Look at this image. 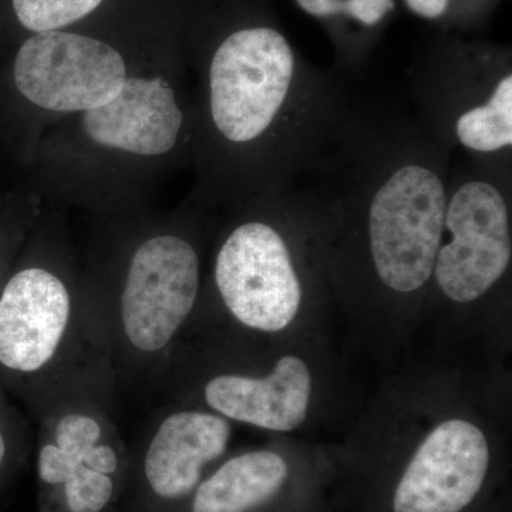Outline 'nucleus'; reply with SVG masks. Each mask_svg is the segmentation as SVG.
I'll return each mask as SVG.
<instances>
[{
    "label": "nucleus",
    "mask_w": 512,
    "mask_h": 512,
    "mask_svg": "<svg viewBox=\"0 0 512 512\" xmlns=\"http://www.w3.org/2000/svg\"><path fill=\"white\" fill-rule=\"evenodd\" d=\"M47 237L0 291V370L37 417L73 403L113 406L116 377L87 279Z\"/></svg>",
    "instance_id": "f257e3e1"
},
{
    "label": "nucleus",
    "mask_w": 512,
    "mask_h": 512,
    "mask_svg": "<svg viewBox=\"0 0 512 512\" xmlns=\"http://www.w3.org/2000/svg\"><path fill=\"white\" fill-rule=\"evenodd\" d=\"M222 306L245 329L274 333L295 319L301 282L288 245L262 221L238 225L222 242L214 265Z\"/></svg>",
    "instance_id": "0eeeda50"
},
{
    "label": "nucleus",
    "mask_w": 512,
    "mask_h": 512,
    "mask_svg": "<svg viewBox=\"0 0 512 512\" xmlns=\"http://www.w3.org/2000/svg\"><path fill=\"white\" fill-rule=\"evenodd\" d=\"M109 343L117 392L163 390L200 301V254L183 232L128 234L87 279Z\"/></svg>",
    "instance_id": "f03ea898"
},
{
    "label": "nucleus",
    "mask_w": 512,
    "mask_h": 512,
    "mask_svg": "<svg viewBox=\"0 0 512 512\" xmlns=\"http://www.w3.org/2000/svg\"><path fill=\"white\" fill-rule=\"evenodd\" d=\"M306 13L313 16H332L346 12L345 0H296Z\"/></svg>",
    "instance_id": "f3484780"
},
{
    "label": "nucleus",
    "mask_w": 512,
    "mask_h": 512,
    "mask_svg": "<svg viewBox=\"0 0 512 512\" xmlns=\"http://www.w3.org/2000/svg\"><path fill=\"white\" fill-rule=\"evenodd\" d=\"M450 0H406L407 6L417 15L427 19H436L446 12Z\"/></svg>",
    "instance_id": "a211bd4d"
},
{
    "label": "nucleus",
    "mask_w": 512,
    "mask_h": 512,
    "mask_svg": "<svg viewBox=\"0 0 512 512\" xmlns=\"http://www.w3.org/2000/svg\"><path fill=\"white\" fill-rule=\"evenodd\" d=\"M110 410L73 403L40 419L37 474L66 512H103L116 495L127 456Z\"/></svg>",
    "instance_id": "423d86ee"
},
{
    "label": "nucleus",
    "mask_w": 512,
    "mask_h": 512,
    "mask_svg": "<svg viewBox=\"0 0 512 512\" xmlns=\"http://www.w3.org/2000/svg\"><path fill=\"white\" fill-rule=\"evenodd\" d=\"M483 431L466 420L440 424L416 451L393 498L394 512H461L487 476Z\"/></svg>",
    "instance_id": "9d476101"
},
{
    "label": "nucleus",
    "mask_w": 512,
    "mask_h": 512,
    "mask_svg": "<svg viewBox=\"0 0 512 512\" xmlns=\"http://www.w3.org/2000/svg\"><path fill=\"white\" fill-rule=\"evenodd\" d=\"M447 192L427 165L397 168L370 202V249L377 275L396 292L417 291L429 281L439 254Z\"/></svg>",
    "instance_id": "20e7f679"
},
{
    "label": "nucleus",
    "mask_w": 512,
    "mask_h": 512,
    "mask_svg": "<svg viewBox=\"0 0 512 512\" xmlns=\"http://www.w3.org/2000/svg\"><path fill=\"white\" fill-rule=\"evenodd\" d=\"M9 433H6L5 426H3L2 414H0V470L5 464L6 458L9 456L10 443Z\"/></svg>",
    "instance_id": "6ab92c4d"
},
{
    "label": "nucleus",
    "mask_w": 512,
    "mask_h": 512,
    "mask_svg": "<svg viewBox=\"0 0 512 512\" xmlns=\"http://www.w3.org/2000/svg\"><path fill=\"white\" fill-rule=\"evenodd\" d=\"M109 0H12V9L30 35L77 25L99 12Z\"/></svg>",
    "instance_id": "2eb2a0df"
},
{
    "label": "nucleus",
    "mask_w": 512,
    "mask_h": 512,
    "mask_svg": "<svg viewBox=\"0 0 512 512\" xmlns=\"http://www.w3.org/2000/svg\"><path fill=\"white\" fill-rule=\"evenodd\" d=\"M312 379L295 356H284L265 377L220 373L201 389L202 402L227 420L259 429L291 431L308 413Z\"/></svg>",
    "instance_id": "f8f14e48"
},
{
    "label": "nucleus",
    "mask_w": 512,
    "mask_h": 512,
    "mask_svg": "<svg viewBox=\"0 0 512 512\" xmlns=\"http://www.w3.org/2000/svg\"><path fill=\"white\" fill-rule=\"evenodd\" d=\"M295 57L278 30H235L215 50L208 70L210 114L218 134L235 146L259 140L291 93Z\"/></svg>",
    "instance_id": "7ed1b4c3"
},
{
    "label": "nucleus",
    "mask_w": 512,
    "mask_h": 512,
    "mask_svg": "<svg viewBox=\"0 0 512 512\" xmlns=\"http://www.w3.org/2000/svg\"><path fill=\"white\" fill-rule=\"evenodd\" d=\"M346 12L363 25L373 26L394 9V0H345Z\"/></svg>",
    "instance_id": "dca6fc26"
},
{
    "label": "nucleus",
    "mask_w": 512,
    "mask_h": 512,
    "mask_svg": "<svg viewBox=\"0 0 512 512\" xmlns=\"http://www.w3.org/2000/svg\"><path fill=\"white\" fill-rule=\"evenodd\" d=\"M183 127L177 94L158 76H128L116 99L80 117V128L94 146L138 157L170 153Z\"/></svg>",
    "instance_id": "9b49d317"
},
{
    "label": "nucleus",
    "mask_w": 512,
    "mask_h": 512,
    "mask_svg": "<svg viewBox=\"0 0 512 512\" xmlns=\"http://www.w3.org/2000/svg\"><path fill=\"white\" fill-rule=\"evenodd\" d=\"M444 227L453 241L439 249L434 272L451 301L481 298L511 261L510 217L503 194L487 181H467L447 201Z\"/></svg>",
    "instance_id": "6e6552de"
},
{
    "label": "nucleus",
    "mask_w": 512,
    "mask_h": 512,
    "mask_svg": "<svg viewBox=\"0 0 512 512\" xmlns=\"http://www.w3.org/2000/svg\"><path fill=\"white\" fill-rule=\"evenodd\" d=\"M284 457L268 450L229 458L192 497L191 512H251L268 503L288 478Z\"/></svg>",
    "instance_id": "ddd939ff"
},
{
    "label": "nucleus",
    "mask_w": 512,
    "mask_h": 512,
    "mask_svg": "<svg viewBox=\"0 0 512 512\" xmlns=\"http://www.w3.org/2000/svg\"><path fill=\"white\" fill-rule=\"evenodd\" d=\"M128 76L117 42L74 26L30 35L13 64L19 93L53 113L82 114L104 106L119 96Z\"/></svg>",
    "instance_id": "39448f33"
},
{
    "label": "nucleus",
    "mask_w": 512,
    "mask_h": 512,
    "mask_svg": "<svg viewBox=\"0 0 512 512\" xmlns=\"http://www.w3.org/2000/svg\"><path fill=\"white\" fill-rule=\"evenodd\" d=\"M458 141L478 153L512 146V76L505 74L485 103L458 117Z\"/></svg>",
    "instance_id": "4468645a"
},
{
    "label": "nucleus",
    "mask_w": 512,
    "mask_h": 512,
    "mask_svg": "<svg viewBox=\"0 0 512 512\" xmlns=\"http://www.w3.org/2000/svg\"><path fill=\"white\" fill-rule=\"evenodd\" d=\"M141 436L137 457L144 484L153 497L171 503L194 494L205 468L224 456L231 426L211 410L164 406Z\"/></svg>",
    "instance_id": "1a4fd4ad"
}]
</instances>
